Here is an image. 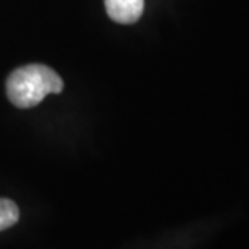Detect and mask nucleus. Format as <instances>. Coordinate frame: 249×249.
<instances>
[{"label":"nucleus","instance_id":"f03ea898","mask_svg":"<svg viewBox=\"0 0 249 249\" xmlns=\"http://www.w3.org/2000/svg\"><path fill=\"white\" fill-rule=\"evenodd\" d=\"M108 17L119 24H134L139 21L143 8H145V0H105Z\"/></svg>","mask_w":249,"mask_h":249},{"label":"nucleus","instance_id":"7ed1b4c3","mask_svg":"<svg viewBox=\"0 0 249 249\" xmlns=\"http://www.w3.org/2000/svg\"><path fill=\"white\" fill-rule=\"evenodd\" d=\"M19 219V209L12 199L0 198V231L13 227Z\"/></svg>","mask_w":249,"mask_h":249},{"label":"nucleus","instance_id":"f257e3e1","mask_svg":"<svg viewBox=\"0 0 249 249\" xmlns=\"http://www.w3.org/2000/svg\"><path fill=\"white\" fill-rule=\"evenodd\" d=\"M63 79L45 65H28L15 70L7 79V95L15 107L33 108L47 95L60 93Z\"/></svg>","mask_w":249,"mask_h":249}]
</instances>
